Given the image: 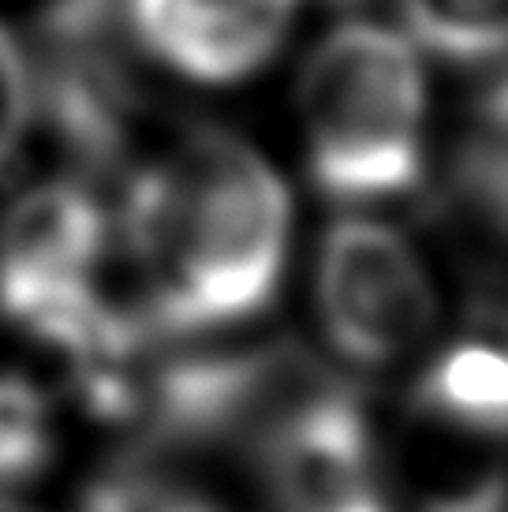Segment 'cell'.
<instances>
[{"mask_svg": "<svg viewBox=\"0 0 508 512\" xmlns=\"http://www.w3.org/2000/svg\"><path fill=\"white\" fill-rule=\"evenodd\" d=\"M314 184L337 202H381L423 172L426 90L411 45L385 27L352 23L307 60L299 86Z\"/></svg>", "mask_w": 508, "mask_h": 512, "instance_id": "2", "label": "cell"}, {"mask_svg": "<svg viewBox=\"0 0 508 512\" xmlns=\"http://www.w3.org/2000/svg\"><path fill=\"white\" fill-rule=\"evenodd\" d=\"M0 512H34V509H23V505H12V501H0Z\"/></svg>", "mask_w": 508, "mask_h": 512, "instance_id": "13", "label": "cell"}, {"mask_svg": "<svg viewBox=\"0 0 508 512\" xmlns=\"http://www.w3.org/2000/svg\"><path fill=\"white\" fill-rule=\"evenodd\" d=\"M460 187L486 221L508 228V75L475 109L460 150Z\"/></svg>", "mask_w": 508, "mask_h": 512, "instance_id": "9", "label": "cell"}, {"mask_svg": "<svg viewBox=\"0 0 508 512\" xmlns=\"http://www.w3.org/2000/svg\"><path fill=\"white\" fill-rule=\"evenodd\" d=\"M411 38L445 60H494L508 53V0H400Z\"/></svg>", "mask_w": 508, "mask_h": 512, "instance_id": "8", "label": "cell"}, {"mask_svg": "<svg viewBox=\"0 0 508 512\" xmlns=\"http://www.w3.org/2000/svg\"><path fill=\"white\" fill-rule=\"evenodd\" d=\"M49 456L53 423L42 393L19 374H0V486L34 479Z\"/></svg>", "mask_w": 508, "mask_h": 512, "instance_id": "10", "label": "cell"}, {"mask_svg": "<svg viewBox=\"0 0 508 512\" xmlns=\"http://www.w3.org/2000/svg\"><path fill=\"white\" fill-rule=\"evenodd\" d=\"M318 314L348 363L389 367L434 329L438 299L400 232L378 221H340L318 251Z\"/></svg>", "mask_w": 508, "mask_h": 512, "instance_id": "4", "label": "cell"}, {"mask_svg": "<svg viewBox=\"0 0 508 512\" xmlns=\"http://www.w3.org/2000/svg\"><path fill=\"white\" fill-rule=\"evenodd\" d=\"M340 378L292 344L187 356L146 367L131 427L169 445H262L307 400Z\"/></svg>", "mask_w": 508, "mask_h": 512, "instance_id": "3", "label": "cell"}, {"mask_svg": "<svg viewBox=\"0 0 508 512\" xmlns=\"http://www.w3.org/2000/svg\"><path fill=\"white\" fill-rule=\"evenodd\" d=\"M258 456L281 512H389L352 385L340 382L296 408L258 445Z\"/></svg>", "mask_w": 508, "mask_h": 512, "instance_id": "5", "label": "cell"}, {"mask_svg": "<svg viewBox=\"0 0 508 512\" xmlns=\"http://www.w3.org/2000/svg\"><path fill=\"white\" fill-rule=\"evenodd\" d=\"M83 512H225L206 494L150 471H116L90 486Z\"/></svg>", "mask_w": 508, "mask_h": 512, "instance_id": "11", "label": "cell"}, {"mask_svg": "<svg viewBox=\"0 0 508 512\" xmlns=\"http://www.w3.org/2000/svg\"><path fill=\"white\" fill-rule=\"evenodd\" d=\"M124 236L161 341L191 337L240 326L273 303L292 202L251 146L202 131L131 184Z\"/></svg>", "mask_w": 508, "mask_h": 512, "instance_id": "1", "label": "cell"}, {"mask_svg": "<svg viewBox=\"0 0 508 512\" xmlns=\"http://www.w3.org/2000/svg\"><path fill=\"white\" fill-rule=\"evenodd\" d=\"M292 15L296 0H127L142 49L195 83H236L258 72Z\"/></svg>", "mask_w": 508, "mask_h": 512, "instance_id": "6", "label": "cell"}, {"mask_svg": "<svg viewBox=\"0 0 508 512\" xmlns=\"http://www.w3.org/2000/svg\"><path fill=\"white\" fill-rule=\"evenodd\" d=\"M30 116V75L19 45L0 27V161L12 154Z\"/></svg>", "mask_w": 508, "mask_h": 512, "instance_id": "12", "label": "cell"}, {"mask_svg": "<svg viewBox=\"0 0 508 512\" xmlns=\"http://www.w3.org/2000/svg\"><path fill=\"white\" fill-rule=\"evenodd\" d=\"M415 419L441 438L467 445L508 441V352L494 344H456L415 385Z\"/></svg>", "mask_w": 508, "mask_h": 512, "instance_id": "7", "label": "cell"}]
</instances>
